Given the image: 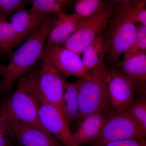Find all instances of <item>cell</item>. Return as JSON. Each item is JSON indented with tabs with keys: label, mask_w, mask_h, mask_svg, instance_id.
I'll use <instances>...</instances> for the list:
<instances>
[{
	"label": "cell",
	"mask_w": 146,
	"mask_h": 146,
	"mask_svg": "<svg viewBox=\"0 0 146 146\" xmlns=\"http://www.w3.org/2000/svg\"><path fill=\"white\" fill-rule=\"evenodd\" d=\"M57 15L47 18L41 26L29 35L23 44L11 53L9 63L5 66L2 75L0 92H9L16 80L31 70L41 60L47 37Z\"/></svg>",
	"instance_id": "cell-2"
},
{
	"label": "cell",
	"mask_w": 146,
	"mask_h": 146,
	"mask_svg": "<svg viewBox=\"0 0 146 146\" xmlns=\"http://www.w3.org/2000/svg\"><path fill=\"white\" fill-rule=\"evenodd\" d=\"M107 2L103 0H76L74 1V5L76 14L84 18L94 15Z\"/></svg>",
	"instance_id": "cell-20"
},
{
	"label": "cell",
	"mask_w": 146,
	"mask_h": 146,
	"mask_svg": "<svg viewBox=\"0 0 146 146\" xmlns=\"http://www.w3.org/2000/svg\"><path fill=\"white\" fill-rule=\"evenodd\" d=\"M143 52H146V26L137 24L135 40L124 52L123 57Z\"/></svg>",
	"instance_id": "cell-22"
},
{
	"label": "cell",
	"mask_w": 146,
	"mask_h": 146,
	"mask_svg": "<svg viewBox=\"0 0 146 146\" xmlns=\"http://www.w3.org/2000/svg\"><path fill=\"white\" fill-rule=\"evenodd\" d=\"M21 41L10 23L5 20L0 22V54L12 53Z\"/></svg>",
	"instance_id": "cell-18"
},
{
	"label": "cell",
	"mask_w": 146,
	"mask_h": 146,
	"mask_svg": "<svg viewBox=\"0 0 146 146\" xmlns=\"http://www.w3.org/2000/svg\"><path fill=\"white\" fill-rule=\"evenodd\" d=\"M115 111L108 109L97 112L84 119L73 134L75 143L78 146L93 142L99 135L105 124Z\"/></svg>",
	"instance_id": "cell-12"
},
{
	"label": "cell",
	"mask_w": 146,
	"mask_h": 146,
	"mask_svg": "<svg viewBox=\"0 0 146 146\" xmlns=\"http://www.w3.org/2000/svg\"><path fill=\"white\" fill-rule=\"evenodd\" d=\"M47 18L25 9L11 15L10 23L22 40L41 26Z\"/></svg>",
	"instance_id": "cell-15"
},
{
	"label": "cell",
	"mask_w": 146,
	"mask_h": 146,
	"mask_svg": "<svg viewBox=\"0 0 146 146\" xmlns=\"http://www.w3.org/2000/svg\"><path fill=\"white\" fill-rule=\"evenodd\" d=\"M45 52L53 65L65 77L80 78L88 71L80 55L63 47L45 48Z\"/></svg>",
	"instance_id": "cell-10"
},
{
	"label": "cell",
	"mask_w": 146,
	"mask_h": 146,
	"mask_svg": "<svg viewBox=\"0 0 146 146\" xmlns=\"http://www.w3.org/2000/svg\"><path fill=\"white\" fill-rule=\"evenodd\" d=\"M40 61L41 68L37 77L39 101L54 106L64 117L63 96L66 82L65 77L55 68L45 52Z\"/></svg>",
	"instance_id": "cell-6"
},
{
	"label": "cell",
	"mask_w": 146,
	"mask_h": 146,
	"mask_svg": "<svg viewBox=\"0 0 146 146\" xmlns=\"http://www.w3.org/2000/svg\"><path fill=\"white\" fill-rule=\"evenodd\" d=\"M30 1L27 0H0V16L5 20L12 13L25 9Z\"/></svg>",
	"instance_id": "cell-23"
},
{
	"label": "cell",
	"mask_w": 146,
	"mask_h": 146,
	"mask_svg": "<svg viewBox=\"0 0 146 146\" xmlns=\"http://www.w3.org/2000/svg\"><path fill=\"white\" fill-rule=\"evenodd\" d=\"M146 130L125 111L115 112L105 124L92 146H101L114 141L146 139Z\"/></svg>",
	"instance_id": "cell-7"
},
{
	"label": "cell",
	"mask_w": 146,
	"mask_h": 146,
	"mask_svg": "<svg viewBox=\"0 0 146 146\" xmlns=\"http://www.w3.org/2000/svg\"><path fill=\"white\" fill-rule=\"evenodd\" d=\"M14 134L9 123L3 110L0 109V146H9V139L7 137H13Z\"/></svg>",
	"instance_id": "cell-24"
},
{
	"label": "cell",
	"mask_w": 146,
	"mask_h": 146,
	"mask_svg": "<svg viewBox=\"0 0 146 146\" xmlns=\"http://www.w3.org/2000/svg\"><path fill=\"white\" fill-rule=\"evenodd\" d=\"M101 146H146V139H131L114 141Z\"/></svg>",
	"instance_id": "cell-25"
},
{
	"label": "cell",
	"mask_w": 146,
	"mask_h": 146,
	"mask_svg": "<svg viewBox=\"0 0 146 146\" xmlns=\"http://www.w3.org/2000/svg\"><path fill=\"white\" fill-rule=\"evenodd\" d=\"M146 1H142L134 16L135 23L141 24L145 26H146Z\"/></svg>",
	"instance_id": "cell-26"
},
{
	"label": "cell",
	"mask_w": 146,
	"mask_h": 146,
	"mask_svg": "<svg viewBox=\"0 0 146 146\" xmlns=\"http://www.w3.org/2000/svg\"><path fill=\"white\" fill-rule=\"evenodd\" d=\"M76 13L58 14L47 37L45 48L61 46L77 28L82 19Z\"/></svg>",
	"instance_id": "cell-14"
},
{
	"label": "cell",
	"mask_w": 146,
	"mask_h": 146,
	"mask_svg": "<svg viewBox=\"0 0 146 146\" xmlns=\"http://www.w3.org/2000/svg\"><path fill=\"white\" fill-rule=\"evenodd\" d=\"M5 114L14 136L21 146H63L50 133L19 121Z\"/></svg>",
	"instance_id": "cell-11"
},
{
	"label": "cell",
	"mask_w": 146,
	"mask_h": 146,
	"mask_svg": "<svg viewBox=\"0 0 146 146\" xmlns=\"http://www.w3.org/2000/svg\"><path fill=\"white\" fill-rule=\"evenodd\" d=\"M143 1H117L103 33L104 51L110 65L117 62L135 39L136 25L134 16Z\"/></svg>",
	"instance_id": "cell-1"
},
{
	"label": "cell",
	"mask_w": 146,
	"mask_h": 146,
	"mask_svg": "<svg viewBox=\"0 0 146 146\" xmlns=\"http://www.w3.org/2000/svg\"><path fill=\"white\" fill-rule=\"evenodd\" d=\"M123 111L126 112L141 127L146 130V96H142L141 98L134 100Z\"/></svg>",
	"instance_id": "cell-21"
},
{
	"label": "cell",
	"mask_w": 146,
	"mask_h": 146,
	"mask_svg": "<svg viewBox=\"0 0 146 146\" xmlns=\"http://www.w3.org/2000/svg\"><path fill=\"white\" fill-rule=\"evenodd\" d=\"M105 56L94 68L78 79V123L89 115L108 109Z\"/></svg>",
	"instance_id": "cell-4"
},
{
	"label": "cell",
	"mask_w": 146,
	"mask_h": 146,
	"mask_svg": "<svg viewBox=\"0 0 146 146\" xmlns=\"http://www.w3.org/2000/svg\"><path fill=\"white\" fill-rule=\"evenodd\" d=\"M118 72L134 82L141 96H146V52L123 58L116 64Z\"/></svg>",
	"instance_id": "cell-13"
},
{
	"label": "cell",
	"mask_w": 146,
	"mask_h": 146,
	"mask_svg": "<svg viewBox=\"0 0 146 146\" xmlns=\"http://www.w3.org/2000/svg\"><path fill=\"white\" fill-rule=\"evenodd\" d=\"M82 54V61L88 72L99 63L103 56H105L103 33L91 42Z\"/></svg>",
	"instance_id": "cell-17"
},
{
	"label": "cell",
	"mask_w": 146,
	"mask_h": 146,
	"mask_svg": "<svg viewBox=\"0 0 146 146\" xmlns=\"http://www.w3.org/2000/svg\"><path fill=\"white\" fill-rule=\"evenodd\" d=\"M70 0H33L29 9L32 13L48 17L62 12L63 7L72 2Z\"/></svg>",
	"instance_id": "cell-19"
},
{
	"label": "cell",
	"mask_w": 146,
	"mask_h": 146,
	"mask_svg": "<svg viewBox=\"0 0 146 146\" xmlns=\"http://www.w3.org/2000/svg\"><path fill=\"white\" fill-rule=\"evenodd\" d=\"M117 1L107 2L94 15L82 18L78 27L61 46L80 55L100 34L104 32Z\"/></svg>",
	"instance_id": "cell-5"
},
{
	"label": "cell",
	"mask_w": 146,
	"mask_h": 146,
	"mask_svg": "<svg viewBox=\"0 0 146 146\" xmlns=\"http://www.w3.org/2000/svg\"><path fill=\"white\" fill-rule=\"evenodd\" d=\"M39 115L45 129L62 145L78 146L73 140L70 126L57 108L44 102H39Z\"/></svg>",
	"instance_id": "cell-9"
},
{
	"label": "cell",
	"mask_w": 146,
	"mask_h": 146,
	"mask_svg": "<svg viewBox=\"0 0 146 146\" xmlns=\"http://www.w3.org/2000/svg\"><path fill=\"white\" fill-rule=\"evenodd\" d=\"M106 81L108 100L117 112L124 111L134 102L137 86L132 80L114 68L106 69Z\"/></svg>",
	"instance_id": "cell-8"
},
{
	"label": "cell",
	"mask_w": 146,
	"mask_h": 146,
	"mask_svg": "<svg viewBox=\"0 0 146 146\" xmlns=\"http://www.w3.org/2000/svg\"><path fill=\"white\" fill-rule=\"evenodd\" d=\"M5 68V65L0 64V76H2L4 70Z\"/></svg>",
	"instance_id": "cell-27"
},
{
	"label": "cell",
	"mask_w": 146,
	"mask_h": 146,
	"mask_svg": "<svg viewBox=\"0 0 146 146\" xmlns=\"http://www.w3.org/2000/svg\"><path fill=\"white\" fill-rule=\"evenodd\" d=\"M78 84L76 82L65 84L63 96L64 118L70 126L72 122L76 121L78 110Z\"/></svg>",
	"instance_id": "cell-16"
},
{
	"label": "cell",
	"mask_w": 146,
	"mask_h": 146,
	"mask_svg": "<svg viewBox=\"0 0 146 146\" xmlns=\"http://www.w3.org/2000/svg\"><path fill=\"white\" fill-rule=\"evenodd\" d=\"M38 72L37 69H33L18 79L14 93L1 108L7 116L49 133L45 129L39 119Z\"/></svg>",
	"instance_id": "cell-3"
},
{
	"label": "cell",
	"mask_w": 146,
	"mask_h": 146,
	"mask_svg": "<svg viewBox=\"0 0 146 146\" xmlns=\"http://www.w3.org/2000/svg\"><path fill=\"white\" fill-rule=\"evenodd\" d=\"M3 20H5L2 17H1V16H0V22L1 21H3Z\"/></svg>",
	"instance_id": "cell-28"
}]
</instances>
